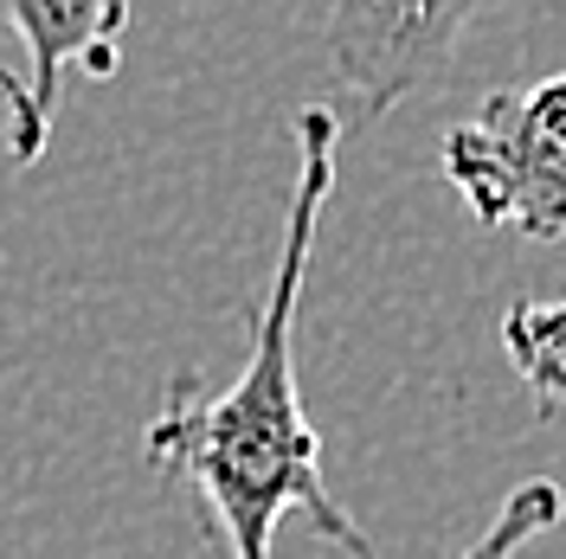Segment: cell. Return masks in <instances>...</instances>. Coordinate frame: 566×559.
<instances>
[{"label": "cell", "mask_w": 566, "mask_h": 559, "mask_svg": "<svg viewBox=\"0 0 566 559\" xmlns=\"http://www.w3.org/2000/svg\"><path fill=\"white\" fill-rule=\"evenodd\" d=\"M335 161H342V109L310 104L296 116V187L283 212L277 271L258 303L239 380L207 399L193 373H175L161 412L142 431L148 463L207 508L232 559H271V540L290 515H303L348 559H380L360 521L328 495L322 437L296 392V309H303L322 212L335 193Z\"/></svg>", "instance_id": "6da1fadb"}, {"label": "cell", "mask_w": 566, "mask_h": 559, "mask_svg": "<svg viewBox=\"0 0 566 559\" xmlns=\"http://www.w3.org/2000/svg\"><path fill=\"white\" fill-rule=\"evenodd\" d=\"M444 187L476 225L522 232L541 245L566 239V71L495 91L438 148Z\"/></svg>", "instance_id": "7a4b0ae2"}, {"label": "cell", "mask_w": 566, "mask_h": 559, "mask_svg": "<svg viewBox=\"0 0 566 559\" xmlns=\"http://www.w3.org/2000/svg\"><path fill=\"white\" fill-rule=\"evenodd\" d=\"M483 7L490 0H328V77L348 104V129L431 91Z\"/></svg>", "instance_id": "3957f363"}, {"label": "cell", "mask_w": 566, "mask_h": 559, "mask_svg": "<svg viewBox=\"0 0 566 559\" xmlns=\"http://www.w3.org/2000/svg\"><path fill=\"white\" fill-rule=\"evenodd\" d=\"M136 0H0V27H13L27 45V71H0L7 97V148L20 168L45 155L52 116H59V84L65 71L84 77H116L123 65V33H129Z\"/></svg>", "instance_id": "277c9868"}, {"label": "cell", "mask_w": 566, "mask_h": 559, "mask_svg": "<svg viewBox=\"0 0 566 559\" xmlns=\"http://www.w3.org/2000/svg\"><path fill=\"white\" fill-rule=\"evenodd\" d=\"M502 354H509L515 380L528 386L541 419L566 412V296H554V303H509Z\"/></svg>", "instance_id": "5b68a950"}, {"label": "cell", "mask_w": 566, "mask_h": 559, "mask_svg": "<svg viewBox=\"0 0 566 559\" xmlns=\"http://www.w3.org/2000/svg\"><path fill=\"white\" fill-rule=\"evenodd\" d=\"M566 515V495H560V483H547V476H528L522 489L509 495L502 508H495V521L463 547L458 559H515L522 547H528L534 534H547V527Z\"/></svg>", "instance_id": "8992f818"}]
</instances>
